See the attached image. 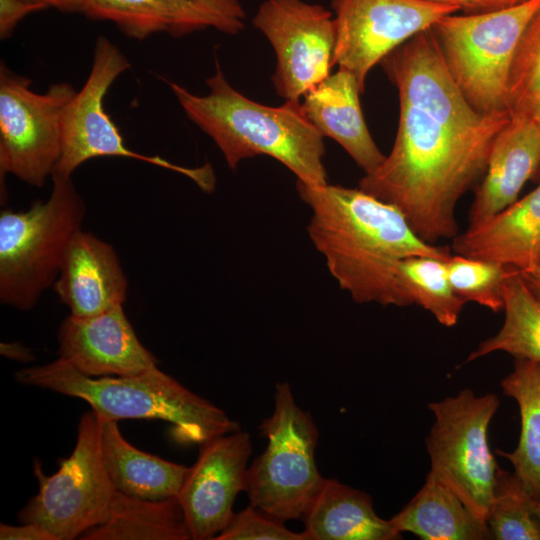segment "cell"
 Segmentation results:
<instances>
[{"instance_id": "cell-13", "label": "cell", "mask_w": 540, "mask_h": 540, "mask_svg": "<svg viewBox=\"0 0 540 540\" xmlns=\"http://www.w3.org/2000/svg\"><path fill=\"white\" fill-rule=\"evenodd\" d=\"M334 64L350 71L364 92L371 69L394 49L430 29L452 6L424 0H332Z\"/></svg>"}, {"instance_id": "cell-3", "label": "cell", "mask_w": 540, "mask_h": 540, "mask_svg": "<svg viewBox=\"0 0 540 540\" xmlns=\"http://www.w3.org/2000/svg\"><path fill=\"white\" fill-rule=\"evenodd\" d=\"M187 117L218 146L229 168L251 157L266 155L278 160L311 185H326L323 136L306 119L300 101L278 107L257 103L232 87L218 61L206 80L209 92L196 95L168 82Z\"/></svg>"}, {"instance_id": "cell-14", "label": "cell", "mask_w": 540, "mask_h": 540, "mask_svg": "<svg viewBox=\"0 0 540 540\" xmlns=\"http://www.w3.org/2000/svg\"><path fill=\"white\" fill-rule=\"evenodd\" d=\"M252 443L237 430L206 441L177 496L190 539L208 540L225 529L237 495L245 489Z\"/></svg>"}, {"instance_id": "cell-20", "label": "cell", "mask_w": 540, "mask_h": 540, "mask_svg": "<svg viewBox=\"0 0 540 540\" xmlns=\"http://www.w3.org/2000/svg\"><path fill=\"white\" fill-rule=\"evenodd\" d=\"M452 250L519 272L532 268L540 258V184L490 219L457 234Z\"/></svg>"}, {"instance_id": "cell-19", "label": "cell", "mask_w": 540, "mask_h": 540, "mask_svg": "<svg viewBox=\"0 0 540 540\" xmlns=\"http://www.w3.org/2000/svg\"><path fill=\"white\" fill-rule=\"evenodd\" d=\"M356 77L339 68L310 89L300 101L306 119L323 137L335 140L365 174L385 159L372 138L360 105Z\"/></svg>"}, {"instance_id": "cell-32", "label": "cell", "mask_w": 540, "mask_h": 540, "mask_svg": "<svg viewBox=\"0 0 540 540\" xmlns=\"http://www.w3.org/2000/svg\"><path fill=\"white\" fill-rule=\"evenodd\" d=\"M163 1L170 15L167 32L173 37L208 28L236 35L244 29L246 13L240 0Z\"/></svg>"}, {"instance_id": "cell-8", "label": "cell", "mask_w": 540, "mask_h": 540, "mask_svg": "<svg viewBox=\"0 0 540 540\" xmlns=\"http://www.w3.org/2000/svg\"><path fill=\"white\" fill-rule=\"evenodd\" d=\"M499 403L496 394L476 396L463 389L428 404L435 417L425 439L430 472L484 521L499 470L488 443V428Z\"/></svg>"}, {"instance_id": "cell-30", "label": "cell", "mask_w": 540, "mask_h": 540, "mask_svg": "<svg viewBox=\"0 0 540 540\" xmlns=\"http://www.w3.org/2000/svg\"><path fill=\"white\" fill-rule=\"evenodd\" d=\"M540 107V7L526 25L509 78V115L533 118Z\"/></svg>"}, {"instance_id": "cell-5", "label": "cell", "mask_w": 540, "mask_h": 540, "mask_svg": "<svg viewBox=\"0 0 540 540\" xmlns=\"http://www.w3.org/2000/svg\"><path fill=\"white\" fill-rule=\"evenodd\" d=\"M51 178L46 201L0 214V301L21 311L32 309L54 284L86 213L71 176L54 172Z\"/></svg>"}, {"instance_id": "cell-37", "label": "cell", "mask_w": 540, "mask_h": 540, "mask_svg": "<svg viewBox=\"0 0 540 540\" xmlns=\"http://www.w3.org/2000/svg\"><path fill=\"white\" fill-rule=\"evenodd\" d=\"M520 274L529 289L540 301V258L532 268L522 271Z\"/></svg>"}, {"instance_id": "cell-1", "label": "cell", "mask_w": 540, "mask_h": 540, "mask_svg": "<svg viewBox=\"0 0 540 540\" xmlns=\"http://www.w3.org/2000/svg\"><path fill=\"white\" fill-rule=\"evenodd\" d=\"M399 103L392 150L358 187L396 207L425 242L453 239L457 203L482 179L493 140L510 116L493 115L480 126L461 128Z\"/></svg>"}, {"instance_id": "cell-28", "label": "cell", "mask_w": 540, "mask_h": 540, "mask_svg": "<svg viewBox=\"0 0 540 540\" xmlns=\"http://www.w3.org/2000/svg\"><path fill=\"white\" fill-rule=\"evenodd\" d=\"M486 521L492 539L540 540V522L531 513L526 492L514 472L499 468Z\"/></svg>"}, {"instance_id": "cell-7", "label": "cell", "mask_w": 540, "mask_h": 540, "mask_svg": "<svg viewBox=\"0 0 540 540\" xmlns=\"http://www.w3.org/2000/svg\"><path fill=\"white\" fill-rule=\"evenodd\" d=\"M259 429L267 446L246 472L249 505L284 522L301 519L325 478L315 461L318 429L287 382L276 385L273 413Z\"/></svg>"}, {"instance_id": "cell-9", "label": "cell", "mask_w": 540, "mask_h": 540, "mask_svg": "<svg viewBox=\"0 0 540 540\" xmlns=\"http://www.w3.org/2000/svg\"><path fill=\"white\" fill-rule=\"evenodd\" d=\"M101 418L91 409L79 421L73 452L60 460L51 476L34 460L39 491L18 514L21 523H35L56 540L80 538L103 523L117 492L104 466L100 448Z\"/></svg>"}, {"instance_id": "cell-39", "label": "cell", "mask_w": 540, "mask_h": 540, "mask_svg": "<svg viewBox=\"0 0 540 540\" xmlns=\"http://www.w3.org/2000/svg\"><path fill=\"white\" fill-rule=\"evenodd\" d=\"M3 355L17 361L28 362L32 359L31 353L19 344H1Z\"/></svg>"}, {"instance_id": "cell-35", "label": "cell", "mask_w": 540, "mask_h": 540, "mask_svg": "<svg viewBox=\"0 0 540 540\" xmlns=\"http://www.w3.org/2000/svg\"><path fill=\"white\" fill-rule=\"evenodd\" d=\"M1 540H56L55 537L43 527L35 523H21V525L0 524Z\"/></svg>"}, {"instance_id": "cell-6", "label": "cell", "mask_w": 540, "mask_h": 540, "mask_svg": "<svg viewBox=\"0 0 540 540\" xmlns=\"http://www.w3.org/2000/svg\"><path fill=\"white\" fill-rule=\"evenodd\" d=\"M539 7L540 0H524L488 12L454 13L431 28L452 78L478 113L509 115L513 57Z\"/></svg>"}, {"instance_id": "cell-29", "label": "cell", "mask_w": 540, "mask_h": 540, "mask_svg": "<svg viewBox=\"0 0 540 540\" xmlns=\"http://www.w3.org/2000/svg\"><path fill=\"white\" fill-rule=\"evenodd\" d=\"M449 281L465 302H474L498 313L503 310V289L512 267L501 263L450 255L446 261Z\"/></svg>"}, {"instance_id": "cell-33", "label": "cell", "mask_w": 540, "mask_h": 540, "mask_svg": "<svg viewBox=\"0 0 540 540\" xmlns=\"http://www.w3.org/2000/svg\"><path fill=\"white\" fill-rule=\"evenodd\" d=\"M215 540H307L304 532L289 530L284 521L249 505L233 514Z\"/></svg>"}, {"instance_id": "cell-10", "label": "cell", "mask_w": 540, "mask_h": 540, "mask_svg": "<svg viewBox=\"0 0 540 540\" xmlns=\"http://www.w3.org/2000/svg\"><path fill=\"white\" fill-rule=\"evenodd\" d=\"M129 68L130 63L121 50L105 36H98L89 75L63 114L62 150L54 172L71 176L90 159L124 157L174 171L191 179L202 191H214L216 177L210 164L180 166L160 156L135 152L125 145L116 124L105 111L104 98L114 81Z\"/></svg>"}, {"instance_id": "cell-23", "label": "cell", "mask_w": 540, "mask_h": 540, "mask_svg": "<svg viewBox=\"0 0 540 540\" xmlns=\"http://www.w3.org/2000/svg\"><path fill=\"white\" fill-rule=\"evenodd\" d=\"M389 521L399 533L423 540L492 539L487 522L430 471L418 493Z\"/></svg>"}, {"instance_id": "cell-27", "label": "cell", "mask_w": 540, "mask_h": 540, "mask_svg": "<svg viewBox=\"0 0 540 540\" xmlns=\"http://www.w3.org/2000/svg\"><path fill=\"white\" fill-rule=\"evenodd\" d=\"M446 260L410 256L397 266V280L410 304L430 312L445 327L457 324L465 302L449 281Z\"/></svg>"}, {"instance_id": "cell-40", "label": "cell", "mask_w": 540, "mask_h": 540, "mask_svg": "<svg viewBox=\"0 0 540 540\" xmlns=\"http://www.w3.org/2000/svg\"><path fill=\"white\" fill-rule=\"evenodd\" d=\"M525 492L530 511L540 522V491L525 490Z\"/></svg>"}, {"instance_id": "cell-25", "label": "cell", "mask_w": 540, "mask_h": 540, "mask_svg": "<svg viewBox=\"0 0 540 540\" xmlns=\"http://www.w3.org/2000/svg\"><path fill=\"white\" fill-rule=\"evenodd\" d=\"M500 387L518 404L521 430L514 451L496 452L511 462L525 490L540 491V362L516 358Z\"/></svg>"}, {"instance_id": "cell-41", "label": "cell", "mask_w": 540, "mask_h": 540, "mask_svg": "<svg viewBox=\"0 0 540 540\" xmlns=\"http://www.w3.org/2000/svg\"><path fill=\"white\" fill-rule=\"evenodd\" d=\"M532 119H534V121L537 123L538 127L540 128V107L538 108V110L536 111Z\"/></svg>"}, {"instance_id": "cell-21", "label": "cell", "mask_w": 540, "mask_h": 540, "mask_svg": "<svg viewBox=\"0 0 540 540\" xmlns=\"http://www.w3.org/2000/svg\"><path fill=\"white\" fill-rule=\"evenodd\" d=\"M307 540H396L399 533L380 518L372 498L337 479H324L301 518Z\"/></svg>"}, {"instance_id": "cell-12", "label": "cell", "mask_w": 540, "mask_h": 540, "mask_svg": "<svg viewBox=\"0 0 540 540\" xmlns=\"http://www.w3.org/2000/svg\"><path fill=\"white\" fill-rule=\"evenodd\" d=\"M276 55L272 82L286 101H300L330 75L336 28L333 13L305 0H265L252 20Z\"/></svg>"}, {"instance_id": "cell-15", "label": "cell", "mask_w": 540, "mask_h": 540, "mask_svg": "<svg viewBox=\"0 0 540 540\" xmlns=\"http://www.w3.org/2000/svg\"><path fill=\"white\" fill-rule=\"evenodd\" d=\"M380 64L397 88L399 101L450 125L474 128L492 116L478 113L465 99L444 62L431 28L401 44Z\"/></svg>"}, {"instance_id": "cell-22", "label": "cell", "mask_w": 540, "mask_h": 540, "mask_svg": "<svg viewBox=\"0 0 540 540\" xmlns=\"http://www.w3.org/2000/svg\"><path fill=\"white\" fill-rule=\"evenodd\" d=\"M100 418L101 454L115 489L154 501L177 497L189 467L139 450L122 436L116 420Z\"/></svg>"}, {"instance_id": "cell-34", "label": "cell", "mask_w": 540, "mask_h": 540, "mask_svg": "<svg viewBox=\"0 0 540 540\" xmlns=\"http://www.w3.org/2000/svg\"><path fill=\"white\" fill-rule=\"evenodd\" d=\"M48 7L33 0H0V38L11 36L18 23L27 15Z\"/></svg>"}, {"instance_id": "cell-11", "label": "cell", "mask_w": 540, "mask_h": 540, "mask_svg": "<svg viewBox=\"0 0 540 540\" xmlns=\"http://www.w3.org/2000/svg\"><path fill=\"white\" fill-rule=\"evenodd\" d=\"M76 91L68 82L44 93L30 80L0 69V173L41 187L52 176L62 150V119Z\"/></svg>"}, {"instance_id": "cell-26", "label": "cell", "mask_w": 540, "mask_h": 540, "mask_svg": "<svg viewBox=\"0 0 540 540\" xmlns=\"http://www.w3.org/2000/svg\"><path fill=\"white\" fill-rule=\"evenodd\" d=\"M505 318L500 330L482 342L467 357L473 361L493 352L540 362V301L520 272L513 268L503 289Z\"/></svg>"}, {"instance_id": "cell-38", "label": "cell", "mask_w": 540, "mask_h": 540, "mask_svg": "<svg viewBox=\"0 0 540 540\" xmlns=\"http://www.w3.org/2000/svg\"><path fill=\"white\" fill-rule=\"evenodd\" d=\"M64 13H81V0H33Z\"/></svg>"}, {"instance_id": "cell-4", "label": "cell", "mask_w": 540, "mask_h": 540, "mask_svg": "<svg viewBox=\"0 0 540 540\" xmlns=\"http://www.w3.org/2000/svg\"><path fill=\"white\" fill-rule=\"evenodd\" d=\"M23 385L87 402L103 418L158 419L172 425L173 438L203 444L240 430L222 409L193 393L157 366L130 376L89 377L58 358L15 373Z\"/></svg>"}, {"instance_id": "cell-2", "label": "cell", "mask_w": 540, "mask_h": 540, "mask_svg": "<svg viewBox=\"0 0 540 540\" xmlns=\"http://www.w3.org/2000/svg\"><path fill=\"white\" fill-rule=\"evenodd\" d=\"M312 210L308 234L340 288L357 303L411 305L397 280L399 262L410 256L446 260L450 248L425 242L403 214L358 188L296 182Z\"/></svg>"}, {"instance_id": "cell-16", "label": "cell", "mask_w": 540, "mask_h": 540, "mask_svg": "<svg viewBox=\"0 0 540 540\" xmlns=\"http://www.w3.org/2000/svg\"><path fill=\"white\" fill-rule=\"evenodd\" d=\"M59 358L89 377L130 376L157 366L123 306L92 317H66L58 330Z\"/></svg>"}, {"instance_id": "cell-24", "label": "cell", "mask_w": 540, "mask_h": 540, "mask_svg": "<svg viewBox=\"0 0 540 540\" xmlns=\"http://www.w3.org/2000/svg\"><path fill=\"white\" fill-rule=\"evenodd\" d=\"M84 540H188L179 500H147L116 492L107 519L85 532Z\"/></svg>"}, {"instance_id": "cell-18", "label": "cell", "mask_w": 540, "mask_h": 540, "mask_svg": "<svg viewBox=\"0 0 540 540\" xmlns=\"http://www.w3.org/2000/svg\"><path fill=\"white\" fill-rule=\"evenodd\" d=\"M540 171V128L534 119L510 116L495 136L485 173L475 187L468 219L479 225L515 201Z\"/></svg>"}, {"instance_id": "cell-36", "label": "cell", "mask_w": 540, "mask_h": 540, "mask_svg": "<svg viewBox=\"0 0 540 540\" xmlns=\"http://www.w3.org/2000/svg\"><path fill=\"white\" fill-rule=\"evenodd\" d=\"M463 10L465 13H482L506 8L524 0H424Z\"/></svg>"}, {"instance_id": "cell-17", "label": "cell", "mask_w": 540, "mask_h": 540, "mask_svg": "<svg viewBox=\"0 0 540 540\" xmlns=\"http://www.w3.org/2000/svg\"><path fill=\"white\" fill-rule=\"evenodd\" d=\"M53 288L70 315L85 318L123 306L128 281L112 245L81 229L67 247Z\"/></svg>"}, {"instance_id": "cell-31", "label": "cell", "mask_w": 540, "mask_h": 540, "mask_svg": "<svg viewBox=\"0 0 540 540\" xmlns=\"http://www.w3.org/2000/svg\"><path fill=\"white\" fill-rule=\"evenodd\" d=\"M81 13L92 20L110 21L137 40L167 31L170 23L163 0H81Z\"/></svg>"}]
</instances>
